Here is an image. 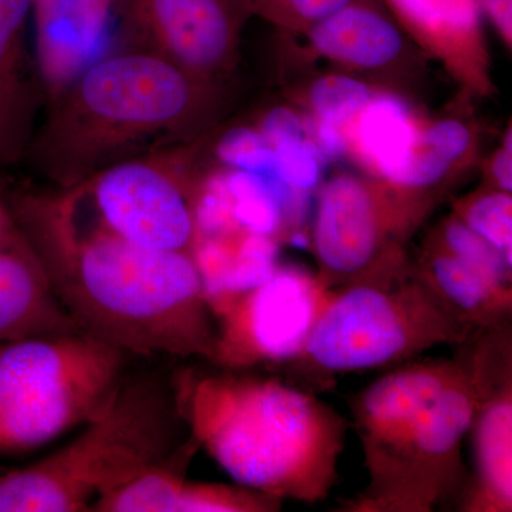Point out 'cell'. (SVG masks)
I'll list each match as a JSON object with an SVG mask.
<instances>
[{"label":"cell","instance_id":"cell-1","mask_svg":"<svg viewBox=\"0 0 512 512\" xmlns=\"http://www.w3.org/2000/svg\"><path fill=\"white\" fill-rule=\"evenodd\" d=\"M9 204L82 332L127 355L212 359L215 323L191 254L144 247L79 224L52 194L23 192Z\"/></svg>","mask_w":512,"mask_h":512},{"label":"cell","instance_id":"cell-2","mask_svg":"<svg viewBox=\"0 0 512 512\" xmlns=\"http://www.w3.org/2000/svg\"><path fill=\"white\" fill-rule=\"evenodd\" d=\"M225 83L150 50L103 56L66 90L37 141V161L64 188L128 158L191 143L220 123Z\"/></svg>","mask_w":512,"mask_h":512},{"label":"cell","instance_id":"cell-3","mask_svg":"<svg viewBox=\"0 0 512 512\" xmlns=\"http://www.w3.org/2000/svg\"><path fill=\"white\" fill-rule=\"evenodd\" d=\"M174 394L192 439L242 487L316 501L335 483L346 424L315 397L237 375H184Z\"/></svg>","mask_w":512,"mask_h":512},{"label":"cell","instance_id":"cell-4","mask_svg":"<svg viewBox=\"0 0 512 512\" xmlns=\"http://www.w3.org/2000/svg\"><path fill=\"white\" fill-rule=\"evenodd\" d=\"M174 387L123 379L69 444L0 476V512H86L184 441Z\"/></svg>","mask_w":512,"mask_h":512},{"label":"cell","instance_id":"cell-5","mask_svg":"<svg viewBox=\"0 0 512 512\" xmlns=\"http://www.w3.org/2000/svg\"><path fill=\"white\" fill-rule=\"evenodd\" d=\"M126 357L82 330L0 342V457L82 427L123 379Z\"/></svg>","mask_w":512,"mask_h":512},{"label":"cell","instance_id":"cell-6","mask_svg":"<svg viewBox=\"0 0 512 512\" xmlns=\"http://www.w3.org/2000/svg\"><path fill=\"white\" fill-rule=\"evenodd\" d=\"M468 332L429 286L407 275L330 291L302 356L323 372H363L463 342Z\"/></svg>","mask_w":512,"mask_h":512},{"label":"cell","instance_id":"cell-7","mask_svg":"<svg viewBox=\"0 0 512 512\" xmlns=\"http://www.w3.org/2000/svg\"><path fill=\"white\" fill-rule=\"evenodd\" d=\"M204 137V136H202ZM111 164L56 194L79 224L134 244L192 255L201 140Z\"/></svg>","mask_w":512,"mask_h":512},{"label":"cell","instance_id":"cell-8","mask_svg":"<svg viewBox=\"0 0 512 512\" xmlns=\"http://www.w3.org/2000/svg\"><path fill=\"white\" fill-rule=\"evenodd\" d=\"M437 202L369 175L339 171L316 191L311 251L326 289L407 276L404 244Z\"/></svg>","mask_w":512,"mask_h":512},{"label":"cell","instance_id":"cell-9","mask_svg":"<svg viewBox=\"0 0 512 512\" xmlns=\"http://www.w3.org/2000/svg\"><path fill=\"white\" fill-rule=\"evenodd\" d=\"M480 362L463 365L416 419L363 444L372 485L360 507L426 511L456 484L461 441L494 392Z\"/></svg>","mask_w":512,"mask_h":512},{"label":"cell","instance_id":"cell-10","mask_svg":"<svg viewBox=\"0 0 512 512\" xmlns=\"http://www.w3.org/2000/svg\"><path fill=\"white\" fill-rule=\"evenodd\" d=\"M329 289L301 266L279 265L251 291L208 301L215 323L211 362L227 369L302 356Z\"/></svg>","mask_w":512,"mask_h":512},{"label":"cell","instance_id":"cell-11","mask_svg":"<svg viewBox=\"0 0 512 512\" xmlns=\"http://www.w3.org/2000/svg\"><path fill=\"white\" fill-rule=\"evenodd\" d=\"M251 18L244 0H117V20L137 46L214 83L237 67Z\"/></svg>","mask_w":512,"mask_h":512},{"label":"cell","instance_id":"cell-12","mask_svg":"<svg viewBox=\"0 0 512 512\" xmlns=\"http://www.w3.org/2000/svg\"><path fill=\"white\" fill-rule=\"evenodd\" d=\"M299 57L406 94L429 57L414 45L382 0H352L302 36Z\"/></svg>","mask_w":512,"mask_h":512},{"label":"cell","instance_id":"cell-13","mask_svg":"<svg viewBox=\"0 0 512 512\" xmlns=\"http://www.w3.org/2000/svg\"><path fill=\"white\" fill-rule=\"evenodd\" d=\"M414 45L439 62L461 99L495 93L493 64L477 0H382Z\"/></svg>","mask_w":512,"mask_h":512},{"label":"cell","instance_id":"cell-14","mask_svg":"<svg viewBox=\"0 0 512 512\" xmlns=\"http://www.w3.org/2000/svg\"><path fill=\"white\" fill-rule=\"evenodd\" d=\"M37 63L53 90H66L103 57L117 0H32Z\"/></svg>","mask_w":512,"mask_h":512},{"label":"cell","instance_id":"cell-15","mask_svg":"<svg viewBox=\"0 0 512 512\" xmlns=\"http://www.w3.org/2000/svg\"><path fill=\"white\" fill-rule=\"evenodd\" d=\"M424 117L410 96L379 87L343 127L345 158L359 173L396 185Z\"/></svg>","mask_w":512,"mask_h":512},{"label":"cell","instance_id":"cell-16","mask_svg":"<svg viewBox=\"0 0 512 512\" xmlns=\"http://www.w3.org/2000/svg\"><path fill=\"white\" fill-rule=\"evenodd\" d=\"M446 116L424 117L416 143L396 187L440 204L481 161V128L468 104Z\"/></svg>","mask_w":512,"mask_h":512},{"label":"cell","instance_id":"cell-17","mask_svg":"<svg viewBox=\"0 0 512 512\" xmlns=\"http://www.w3.org/2000/svg\"><path fill=\"white\" fill-rule=\"evenodd\" d=\"M77 330L25 237L0 248V342Z\"/></svg>","mask_w":512,"mask_h":512},{"label":"cell","instance_id":"cell-18","mask_svg":"<svg viewBox=\"0 0 512 512\" xmlns=\"http://www.w3.org/2000/svg\"><path fill=\"white\" fill-rule=\"evenodd\" d=\"M460 362L427 363L389 373L367 387L355 403L363 439L380 436L417 416L460 372Z\"/></svg>","mask_w":512,"mask_h":512},{"label":"cell","instance_id":"cell-19","mask_svg":"<svg viewBox=\"0 0 512 512\" xmlns=\"http://www.w3.org/2000/svg\"><path fill=\"white\" fill-rule=\"evenodd\" d=\"M463 325H495L510 311L511 289L427 241L416 274Z\"/></svg>","mask_w":512,"mask_h":512},{"label":"cell","instance_id":"cell-20","mask_svg":"<svg viewBox=\"0 0 512 512\" xmlns=\"http://www.w3.org/2000/svg\"><path fill=\"white\" fill-rule=\"evenodd\" d=\"M474 433L477 487L468 507L505 512L512 505L511 380L497 387L478 413Z\"/></svg>","mask_w":512,"mask_h":512},{"label":"cell","instance_id":"cell-21","mask_svg":"<svg viewBox=\"0 0 512 512\" xmlns=\"http://www.w3.org/2000/svg\"><path fill=\"white\" fill-rule=\"evenodd\" d=\"M377 89L360 77L333 69L309 73L289 83L285 96L308 116L313 138L322 143H338L343 140V127Z\"/></svg>","mask_w":512,"mask_h":512},{"label":"cell","instance_id":"cell-22","mask_svg":"<svg viewBox=\"0 0 512 512\" xmlns=\"http://www.w3.org/2000/svg\"><path fill=\"white\" fill-rule=\"evenodd\" d=\"M192 439L181 444L163 463L148 468L140 476L101 497L92 507L94 512H174L178 495L183 490L185 470L197 450Z\"/></svg>","mask_w":512,"mask_h":512},{"label":"cell","instance_id":"cell-23","mask_svg":"<svg viewBox=\"0 0 512 512\" xmlns=\"http://www.w3.org/2000/svg\"><path fill=\"white\" fill-rule=\"evenodd\" d=\"M204 147L214 158L211 165L254 174L275 173L274 147L254 124H237L221 131L214 127L205 134Z\"/></svg>","mask_w":512,"mask_h":512},{"label":"cell","instance_id":"cell-24","mask_svg":"<svg viewBox=\"0 0 512 512\" xmlns=\"http://www.w3.org/2000/svg\"><path fill=\"white\" fill-rule=\"evenodd\" d=\"M453 215L512 262V195L480 187L453 204Z\"/></svg>","mask_w":512,"mask_h":512},{"label":"cell","instance_id":"cell-25","mask_svg":"<svg viewBox=\"0 0 512 512\" xmlns=\"http://www.w3.org/2000/svg\"><path fill=\"white\" fill-rule=\"evenodd\" d=\"M429 241L461 261L480 269L495 284L511 289L512 262L473 229L468 228L463 221L458 220L456 215L451 214L441 221L436 231L430 235Z\"/></svg>","mask_w":512,"mask_h":512},{"label":"cell","instance_id":"cell-26","mask_svg":"<svg viewBox=\"0 0 512 512\" xmlns=\"http://www.w3.org/2000/svg\"><path fill=\"white\" fill-rule=\"evenodd\" d=\"M252 18L274 26L279 36L301 39L352 0H244Z\"/></svg>","mask_w":512,"mask_h":512},{"label":"cell","instance_id":"cell-27","mask_svg":"<svg viewBox=\"0 0 512 512\" xmlns=\"http://www.w3.org/2000/svg\"><path fill=\"white\" fill-rule=\"evenodd\" d=\"M278 505L276 498L242 485L232 487L185 481L174 512H264L276 510Z\"/></svg>","mask_w":512,"mask_h":512},{"label":"cell","instance_id":"cell-28","mask_svg":"<svg viewBox=\"0 0 512 512\" xmlns=\"http://www.w3.org/2000/svg\"><path fill=\"white\" fill-rule=\"evenodd\" d=\"M275 177L295 190L316 194L325 181L326 161L311 138H296L274 147Z\"/></svg>","mask_w":512,"mask_h":512},{"label":"cell","instance_id":"cell-29","mask_svg":"<svg viewBox=\"0 0 512 512\" xmlns=\"http://www.w3.org/2000/svg\"><path fill=\"white\" fill-rule=\"evenodd\" d=\"M254 126L272 147L296 138H311L308 116L288 100L262 110Z\"/></svg>","mask_w":512,"mask_h":512},{"label":"cell","instance_id":"cell-30","mask_svg":"<svg viewBox=\"0 0 512 512\" xmlns=\"http://www.w3.org/2000/svg\"><path fill=\"white\" fill-rule=\"evenodd\" d=\"M30 13L32 0H0V74L15 55Z\"/></svg>","mask_w":512,"mask_h":512},{"label":"cell","instance_id":"cell-31","mask_svg":"<svg viewBox=\"0 0 512 512\" xmlns=\"http://www.w3.org/2000/svg\"><path fill=\"white\" fill-rule=\"evenodd\" d=\"M481 164L483 187L512 194V128H505L500 144Z\"/></svg>","mask_w":512,"mask_h":512},{"label":"cell","instance_id":"cell-32","mask_svg":"<svg viewBox=\"0 0 512 512\" xmlns=\"http://www.w3.org/2000/svg\"><path fill=\"white\" fill-rule=\"evenodd\" d=\"M483 18L491 23L508 52L512 50V0H477Z\"/></svg>","mask_w":512,"mask_h":512},{"label":"cell","instance_id":"cell-33","mask_svg":"<svg viewBox=\"0 0 512 512\" xmlns=\"http://www.w3.org/2000/svg\"><path fill=\"white\" fill-rule=\"evenodd\" d=\"M20 238H22V232L13 218L9 198L3 197L0 192V248L8 247Z\"/></svg>","mask_w":512,"mask_h":512}]
</instances>
